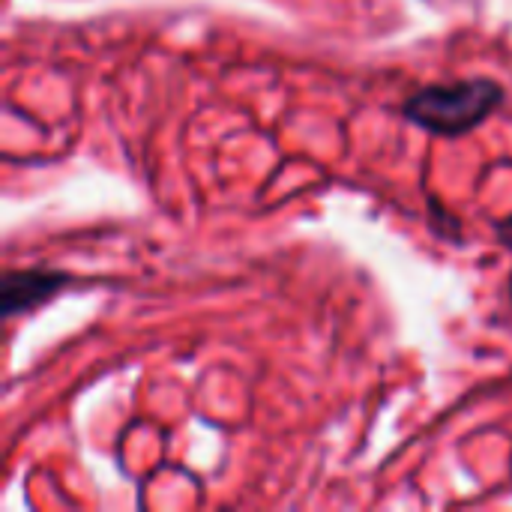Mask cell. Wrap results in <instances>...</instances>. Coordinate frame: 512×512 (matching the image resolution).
<instances>
[{
	"instance_id": "obj_2",
	"label": "cell",
	"mask_w": 512,
	"mask_h": 512,
	"mask_svg": "<svg viewBox=\"0 0 512 512\" xmlns=\"http://www.w3.org/2000/svg\"><path fill=\"white\" fill-rule=\"evenodd\" d=\"M66 285H72V276L63 270H9L0 279V318L33 312Z\"/></svg>"
},
{
	"instance_id": "obj_3",
	"label": "cell",
	"mask_w": 512,
	"mask_h": 512,
	"mask_svg": "<svg viewBox=\"0 0 512 512\" xmlns=\"http://www.w3.org/2000/svg\"><path fill=\"white\" fill-rule=\"evenodd\" d=\"M495 234H498V240H501L507 249H512V216L501 219V222L495 225ZM507 297H510V306H512V276H510V282H507Z\"/></svg>"
},
{
	"instance_id": "obj_1",
	"label": "cell",
	"mask_w": 512,
	"mask_h": 512,
	"mask_svg": "<svg viewBox=\"0 0 512 512\" xmlns=\"http://www.w3.org/2000/svg\"><path fill=\"white\" fill-rule=\"evenodd\" d=\"M504 102V87L492 78H465L456 84H432L405 102V117L444 138L468 135L483 126Z\"/></svg>"
}]
</instances>
